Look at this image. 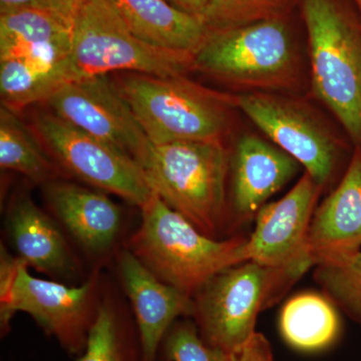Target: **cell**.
Wrapping results in <instances>:
<instances>
[{"label":"cell","instance_id":"obj_6","mask_svg":"<svg viewBox=\"0 0 361 361\" xmlns=\"http://www.w3.org/2000/svg\"><path fill=\"white\" fill-rule=\"evenodd\" d=\"M301 277L246 261L213 277L193 297L195 324L203 341L231 353L256 334L259 313L278 302Z\"/></svg>","mask_w":361,"mask_h":361},{"label":"cell","instance_id":"obj_8","mask_svg":"<svg viewBox=\"0 0 361 361\" xmlns=\"http://www.w3.org/2000/svg\"><path fill=\"white\" fill-rule=\"evenodd\" d=\"M236 106L303 166L323 192L338 184L353 155L308 104L286 94L255 92L236 94Z\"/></svg>","mask_w":361,"mask_h":361},{"label":"cell","instance_id":"obj_11","mask_svg":"<svg viewBox=\"0 0 361 361\" xmlns=\"http://www.w3.org/2000/svg\"><path fill=\"white\" fill-rule=\"evenodd\" d=\"M322 188L304 172L280 200L265 204L248 237L249 261L302 275L310 267L307 241L310 223Z\"/></svg>","mask_w":361,"mask_h":361},{"label":"cell","instance_id":"obj_22","mask_svg":"<svg viewBox=\"0 0 361 361\" xmlns=\"http://www.w3.org/2000/svg\"><path fill=\"white\" fill-rule=\"evenodd\" d=\"M0 167L20 173L44 185L59 180L63 169L45 151L35 130L28 129L18 113L0 109Z\"/></svg>","mask_w":361,"mask_h":361},{"label":"cell","instance_id":"obj_4","mask_svg":"<svg viewBox=\"0 0 361 361\" xmlns=\"http://www.w3.org/2000/svg\"><path fill=\"white\" fill-rule=\"evenodd\" d=\"M113 82L152 144L224 142L231 130L236 96L207 89L184 75L123 73Z\"/></svg>","mask_w":361,"mask_h":361},{"label":"cell","instance_id":"obj_9","mask_svg":"<svg viewBox=\"0 0 361 361\" xmlns=\"http://www.w3.org/2000/svg\"><path fill=\"white\" fill-rule=\"evenodd\" d=\"M32 123L45 151L63 171L140 208L153 196L141 168L121 149L51 111L35 114Z\"/></svg>","mask_w":361,"mask_h":361},{"label":"cell","instance_id":"obj_21","mask_svg":"<svg viewBox=\"0 0 361 361\" xmlns=\"http://www.w3.org/2000/svg\"><path fill=\"white\" fill-rule=\"evenodd\" d=\"M336 304L325 295L303 292L289 299L279 316L285 342L296 350L317 353L334 345L341 334Z\"/></svg>","mask_w":361,"mask_h":361},{"label":"cell","instance_id":"obj_23","mask_svg":"<svg viewBox=\"0 0 361 361\" xmlns=\"http://www.w3.org/2000/svg\"><path fill=\"white\" fill-rule=\"evenodd\" d=\"M314 279L336 307L361 326V251L341 262L316 266Z\"/></svg>","mask_w":361,"mask_h":361},{"label":"cell","instance_id":"obj_7","mask_svg":"<svg viewBox=\"0 0 361 361\" xmlns=\"http://www.w3.org/2000/svg\"><path fill=\"white\" fill-rule=\"evenodd\" d=\"M71 58L80 80L116 71L175 77L191 70L193 56L135 37L111 0H87L71 25Z\"/></svg>","mask_w":361,"mask_h":361},{"label":"cell","instance_id":"obj_19","mask_svg":"<svg viewBox=\"0 0 361 361\" xmlns=\"http://www.w3.org/2000/svg\"><path fill=\"white\" fill-rule=\"evenodd\" d=\"M71 51V23L56 11L23 9L0 14V59L28 56L61 61Z\"/></svg>","mask_w":361,"mask_h":361},{"label":"cell","instance_id":"obj_2","mask_svg":"<svg viewBox=\"0 0 361 361\" xmlns=\"http://www.w3.org/2000/svg\"><path fill=\"white\" fill-rule=\"evenodd\" d=\"M152 191L204 234L228 229L230 151L225 142H149L135 160Z\"/></svg>","mask_w":361,"mask_h":361},{"label":"cell","instance_id":"obj_1","mask_svg":"<svg viewBox=\"0 0 361 361\" xmlns=\"http://www.w3.org/2000/svg\"><path fill=\"white\" fill-rule=\"evenodd\" d=\"M141 212L129 250L159 279L191 298L222 271L249 261L248 238L208 236L155 193Z\"/></svg>","mask_w":361,"mask_h":361},{"label":"cell","instance_id":"obj_3","mask_svg":"<svg viewBox=\"0 0 361 361\" xmlns=\"http://www.w3.org/2000/svg\"><path fill=\"white\" fill-rule=\"evenodd\" d=\"M191 71L245 94L294 92L303 82L301 56L282 18L209 30L193 54Z\"/></svg>","mask_w":361,"mask_h":361},{"label":"cell","instance_id":"obj_30","mask_svg":"<svg viewBox=\"0 0 361 361\" xmlns=\"http://www.w3.org/2000/svg\"><path fill=\"white\" fill-rule=\"evenodd\" d=\"M167 1L180 11L204 20L209 0H167Z\"/></svg>","mask_w":361,"mask_h":361},{"label":"cell","instance_id":"obj_10","mask_svg":"<svg viewBox=\"0 0 361 361\" xmlns=\"http://www.w3.org/2000/svg\"><path fill=\"white\" fill-rule=\"evenodd\" d=\"M21 259L11 290L0 298L2 331L16 313L25 312L70 353H82L101 302L99 271L84 283L68 286L35 277Z\"/></svg>","mask_w":361,"mask_h":361},{"label":"cell","instance_id":"obj_25","mask_svg":"<svg viewBox=\"0 0 361 361\" xmlns=\"http://www.w3.org/2000/svg\"><path fill=\"white\" fill-rule=\"evenodd\" d=\"M288 0H209L204 21L209 30H223L281 18Z\"/></svg>","mask_w":361,"mask_h":361},{"label":"cell","instance_id":"obj_27","mask_svg":"<svg viewBox=\"0 0 361 361\" xmlns=\"http://www.w3.org/2000/svg\"><path fill=\"white\" fill-rule=\"evenodd\" d=\"M229 361H274L269 341L256 332L241 348L229 353Z\"/></svg>","mask_w":361,"mask_h":361},{"label":"cell","instance_id":"obj_31","mask_svg":"<svg viewBox=\"0 0 361 361\" xmlns=\"http://www.w3.org/2000/svg\"><path fill=\"white\" fill-rule=\"evenodd\" d=\"M356 2H357L358 6H360L361 8V0H355Z\"/></svg>","mask_w":361,"mask_h":361},{"label":"cell","instance_id":"obj_20","mask_svg":"<svg viewBox=\"0 0 361 361\" xmlns=\"http://www.w3.org/2000/svg\"><path fill=\"white\" fill-rule=\"evenodd\" d=\"M78 80L71 56L61 61L28 56L0 59L2 106L16 113L45 103L61 87Z\"/></svg>","mask_w":361,"mask_h":361},{"label":"cell","instance_id":"obj_18","mask_svg":"<svg viewBox=\"0 0 361 361\" xmlns=\"http://www.w3.org/2000/svg\"><path fill=\"white\" fill-rule=\"evenodd\" d=\"M135 37L147 44L193 56L209 28L200 18L180 11L167 0H111Z\"/></svg>","mask_w":361,"mask_h":361},{"label":"cell","instance_id":"obj_28","mask_svg":"<svg viewBox=\"0 0 361 361\" xmlns=\"http://www.w3.org/2000/svg\"><path fill=\"white\" fill-rule=\"evenodd\" d=\"M23 9H47L56 11L49 0H0V14Z\"/></svg>","mask_w":361,"mask_h":361},{"label":"cell","instance_id":"obj_14","mask_svg":"<svg viewBox=\"0 0 361 361\" xmlns=\"http://www.w3.org/2000/svg\"><path fill=\"white\" fill-rule=\"evenodd\" d=\"M361 251V152L353 149L345 173L315 209L308 233L312 266L332 264Z\"/></svg>","mask_w":361,"mask_h":361},{"label":"cell","instance_id":"obj_15","mask_svg":"<svg viewBox=\"0 0 361 361\" xmlns=\"http://www.w3.org/2000/svg\"><path fill=\"white\" fill-rule=\"evenodd\" d=\"M118 269L137 320L142 361H156L176 320L193 315V298L159 279L129 249L121 251Z\"/></svg>","mask_w":361,"mask_h":361},{"label":"cell","instance_id":"obj_16","mask_svg":"<svg viewBox=\"0 0 361 361\" xmlns=\"http://www.w3.org/2000/svg\"><path fill=\"white\" fill-rule=\"evenodd\" d=\"M47 205L80 245L104 254L115 245L122 211L106 194L63 180L42 185Z\"/></svg>","mask_w":361,"mask_h":361},{"label":"cell","instance_id":"obj_26","mask_svg":"<svg viewBox=\"0 0 361 361\" xmlns=\"http://www.w3.org/2000/svg\"><path fill=\"white\" fill-rule=\"evenodd\" d=\"M166 353L171 361H229V353L207 344L189 322L174 323L169 330Z\"/></svg>","mask_w":361,"mask_h":361},{"label":"cell","instance_id":"obj_5","mask_svg":"<svg viewBox=\"0 0 361 361\" xmlns=\"http://www.w3.org/2000/svg\"><path fill=\"white\" fill-rule=\"evenodd\" d=\"M311 85L361 152V30L336 0H303Z\"/></svg>","mask_w":361,"mask_h":361},{"label":"cell","instance_id":"obj_12","mask_svg":"<svg viewBox=\"0 0 361 361\" xmlns=\"http://www.w3.org/2000/svg\"><path fill=\"white\" fill-rule=\"evenodd\" d=\"M49 111L135 160L149 141L108 75L80 78L52 94Z\"/></svg>","mask_w":361,"mask_h":361},{"label":"cell","instance_id":"obj_17","mask_svg":"<svg viewBox=\"0 0 361 361\" xmlns=\"http://www.w3.org/2000/svg\"><path fill=\"white\" fill-rule=\"evenodd\" d=\"M6 225L18 257L49 276L68 279L78 272L77 259L56 223L28 195H18L6 213Z\"/></svg>","mask_w":361,"mask_h":361},{"label":"cell","instance_id":"obj_13","mask_svg":"<svg viewBox=\"0 0 361 361\" xmlns=\"http://www.w3.org/2000/svg\"><path fill=\"white\" fill-rule=\"evenodd\" d=\"M300 164L275 145L243 135L230 151L228 229L256 217L273 195L290 182Z\"/></svg>","mask_w":361,"mask_h":361},{"label":"cell","instance_id":"obj_29","mask_svg":"<svg viewBox=\"0 0 361 361\" xmlns=\"http://www.w3.org/2000/svg\"><path fill=\"white\" fill-rule=\"evenodd\" d=\"M54 11L73 25V18L78 9L87 0H49Z\"/></svg>","mask_w":361,"mask_h":361},{"label":"cell","instance_id":"obj_24","mask_svg":"<svg viewBox=\"0 0 361 361\" xmlns=\"http://www.w3.org/2000/svg\"><path fill=\"white\" fill-rule=\"evenodd\" d=\"M78 361H133L123 323L108 299L99 302L84 353Z\"/></svg>","mask_w":361,"mask_h":361}]
</instances>
